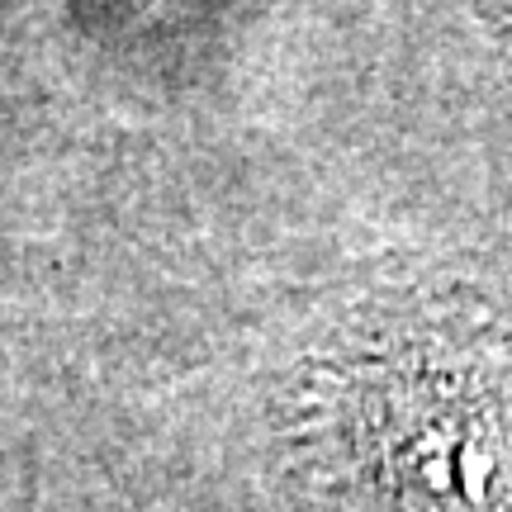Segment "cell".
Here are the masks:
<instances>
[{"label": "cell", "instance_id": "cell-1", "mask_svg": "<svg viewBox=\"0 0 512 512\" xmlns=\"http://www.w3.org/2000/svg\"><path fill=\"white\" fill-rule=\"evenodd\" d=\"M380 451L394 484L437 512H494L512 494V441L494 408L441 384L384 403Z\"/></svg>", "mask_w": 512, "mask_h": 512}]
</instances>
